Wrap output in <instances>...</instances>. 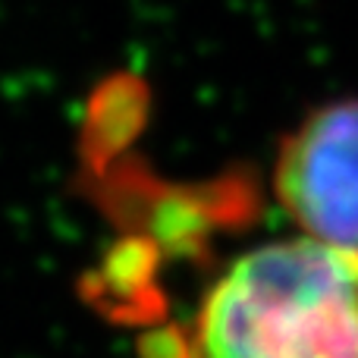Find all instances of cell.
<instances>
[{
    "mask_svg": "<svg viewBox=\"0 0 358 358\" xmlns=\"http://www.w3.org/2000/svg\"><path fill=\"white\" fill-rule=\"evenodd\" d=\"M192 358H358V255L308 236L245 252L204 296Z\"/></svg>",
    "mask_w": 358,
    "mask_h": 358,
    "instance_id": "1",
    "label": "cell"
},
{
    "mask_svg": "<svg viewBox=\"0 0 358 358\" xmlns=\"http://www.w3.org/2000/svg\"><path fill=\"white\" fill-rule=\"evenodd\" d=\"M273 189L302 236L358 255V98L317 107L289 132Z\"/></svg>",
    "mask_w": 358,
    "mask_h": 358,
    "instance_id": "2",
    "label": "cell"
}]
</instances>
